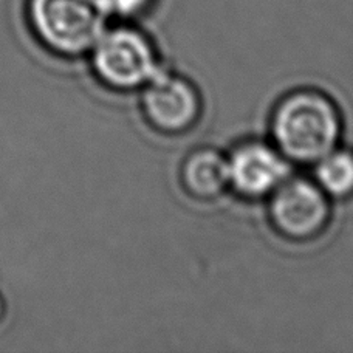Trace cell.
<instances>
[{"label": "cell", "instance_id": "4", "mask_svg": "<svg viewBox=\"0 0 353 353\" xmlns=\"http://www.w3.org/2000/svg\"><path fill=\"white\" fill-rule=\"evenodd\" d=\"M268 200L270 222L283 239L307 242L329 226L332 199L314 180L290 175Z\"/></svg>", "mask_w": 353, "mask_h": 353}, {"label": "cell", "instance_id": "3", "mask_svg": "<svg viewBox=\"0 0 353 353\" xmlns=\"http://www.w3.org/2000/svg\"><path fill=\"white\" fill-rule=\"evenodd\" d=\"M30 17L39 39L65 56L90 53L109 19L98 0H31Z\"/></svg>", "mask_w": 353, "mask_h": 353}, {"label": "cell", "instance_id": "5", "mask_svg": "<svg viewBox=\"0 0 353 353\" xmlns=\"http://www.w3.org/2000/svg\"><path fill=\"white\" fill-rule=\"evenodd\" d=\"M141 110L150 128L165 135L191 130L201 115V98L191 81L161 70L141 88Z\"/></svg>", "mask_w": 353, "mask_h": 353}, {"label": "cell", "instance_id": "2", "mask_svg": "<svg viewBox=\"0 0 353 353\" xmlns=\"http://www.w3.org/2000/svg\"><path fill=\"white\" fill-rule=\"evenodd\" d=\"M90 53L101 83L119 92L141 90L163 68L152 39L132 22L105 28Z\"/></svg>", "mask_w": 353, "mask_h": 353}, {"label": "cell", "instance_id": "6", "mask_svg": "<svg viewBox=\"0 0 353 353\" xmlns=\"http://www.w3.org/2000/svg\"><path fill=\"white\" fill-rule=\"evenodd\" d=\"M230 188L245 199H268L290 176V161L273 143L243 141L226 155Z\"/></svg>", "mask_w": 353, "mask_h": 353}, {"label": "cell", "instance_id": "9", "mask_svg": "<svg viewBox=\"0 0 353 353\" xmlns=\"http://www.w3.org/2000/svg\"><path fill=\"white\" fill-rule=\"evenodd\" d=\"M107 17L119 22H132L146 16L159 0H98Z\"/></svg>", "mask_w": 353, "mask_h": 353}, {"label": "cell", "instance_id": "7", "mask_svg": "<svg viewBox=\"0 0 353 353\" xmlns=\"http://www.w3.org/2000/svg\"><path fill=\"white\" fill-rule=\"evenodd\" d=\"M181 183L197 200H214L230 189L226 155L212 148H201L189 154L181 165Z\"/></svg>", "mask_w": 353, "mask_h": 353}, {"label": "cell", "instance_id": "8", "mask_svg": "<svg viewBox=\"0 0 353 353\" xmlns=\"http://www.w3.org/2000/svg\"><path fill=\"white\" fill-rule=\"evenodd\" d=\"M314 181L330 199L353 195V150L338 146L314 163Z\"/></svg>", "mask_w": 353, "mask_h": 353}, {"label": "cell", "instance_id": "1", "mask_svg": "<svg viewBox=\"0 0 353 353\" xmlns=\"http://www.w3.org/2000/svg\"><path fill=\"white\" fill-rule=\"evenodd\" d=\"M343 115L329 94L316 88H298L274 105L271 138L290 163L314 165L339 146Z\"/></svg>", "mask_w": 353, "mask_h": 353}]
</instances>
